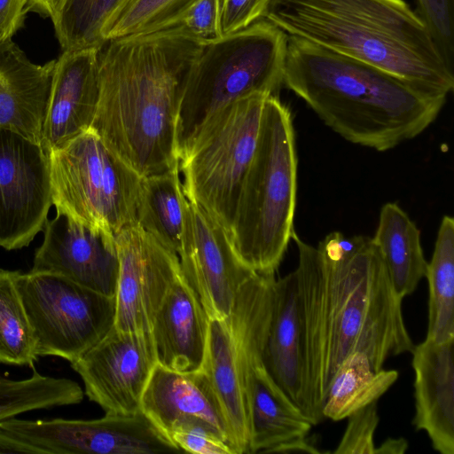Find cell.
Listing matches in <instances>:
<instances>
[{
  "mask_svg": "<svg viewBox=\"0 0 454 454\" xmlns=\"http://www.w3.org/2000/svg\"><path fill=\"white\" fill-rule=\"evenodd\" d=\"M304 361L307 416L324 420L322 407L342 361L364 353L374 371L414 343L383 260L365 236L329 233L317 247L294 232Z\"/></svg>",
  "mask_w": 454,
  "mask_h": 454,
  "instance_id": "1",
  "label": "cell"
},
{
  "mask_svg": "<svg viewBox=\"0 0 454 454\" xmlns=\"http://www.w3.org/2000/svg\"><path fill=\"white\" fill-rule=\"evenodd\" d=\"M204 45L161 30L109 40L99 49V96L90 129L141 176L179 166V103Z\"/></svg>",
  "mask_w": 454,
  "mask_h": 454,
  "instance_id": "2",
  "label": "cell"
},
{
  "mask_svg": "<svg viewBox=\"0 0 454 454\" xmlns=\"http://www.w3.org/2000/svg\"><path fill=\"white\" fill-rule=\"evenodd\" d=\"M283 85L344 139L379 152L422 133L447 98L294 36L287 40Z\"/></svg>",
  "mask_w": 454,
  "mask_h": 454,
  "instance_id": "3",
  "label": "cell"
},
{
  "mask_svg": "<svg viewBox=\"0 0 454 454\" xmlns=\"http://www.w3.org/2000/svg\"><path fill=\"white\" fill-rule=\"evenodd\" d=\"M288 36L364 61L431 93L454 89L453 67L404 0H272L264 18Z\"/></svg>",
  "mask_w": 454,
  "mask_h": 454,
  "instance_id": "4",
  "label": "cell"
},
{
  "mask_svg": "<svg viewBox=\"0 0 454 454\" xmlns=\"http://www.w3.org/2000/svg\"><path fill=\"white\" fill-rule=\"evenodd\" d=\"M296 191L291 112L277 96H268L230 237L238 258L253 271L275 275L280 265L294 232Z\"/></svg>",
  "mask_w": 454,
  "mask_h": 454,
  "instance_id": "5",
  "label": "cell"
},
{
  "mask_svg": "<svg viewBox=\"0 0 454 454\" xmlns=\"http://www.w3.org/2000/svg\"><path fill=\"white\" fill-rule=\"evenodd\" d=\"M288 35L265 19L204 45L178 107V159L208 118L253 94L277 96L283 85Z\"/></svg>",
  "mask_w": 454,
  "mask_h": 454,
  "instance_id": "6",
  "label": "cell"
},
{
  "mask_svg": "<svg viewBox=\"0 0 454 454\" xmlns=\"http://www.w3.org/2000/svg\"><path fill=\"white\" fill-rule=\"evenodd\" d=\"M48 154L57 212L113 239L137 223L143 176L95 131L90 129Z\"/></svg>",
  "mask_w": 454,
  "mask_h": 454,
  "instance_id": "7",
  "label": "cell"
},
{
  "mask_svg": "<svg viewBox=\"0 0 454 454\" xmlns=\"http://www.w3.org/2000/svg\"><path fill=\"white\" fill-rule=\"evenodd\" d=\"M267 97L253 94L212 114L179 160L186 199L203 207L230 237Z\"/></svg>",
  "mask_w": 454,
  "mask_h": 454,
  "instance_id": "8",
  "label": "cell"
},
{
  "mask_svg": "<svg viewBox=\"0 0 454 454\" xmlns=\"http://www.w3.org/2000/svg\"><path fill=\"white\" fill-rule=\"evenodd\" d=\"M16 285L36 341L38 356L70 364L98 343L114 325L116 301L48 271L21 273Z\"/></svg>",
  "mask_w": 454,
  "mask_h": 454,
  "instance_id": "9",
  "label": "cell"
},
{
  "mask_svg": "<svg viewBox=\"0 0 454 454\" xmlns=\"http://www.w3.org/2000/svg\"><path fill=\"white\" fill-rule=\"evenodd\" d=\"M0 427L40 450L41 454H156L181 450L141 411L105 413L96 419H22Z\"/></svg>",
  "mask_w": 454,
  "mask_h": 454,
  "instance_id": "10",
  "label": "cell"
},
{
  "mask_svg": "<svg viewBox=\"0 0 454 454\" xmlns=\"http://www.w3.org/2000/svg\"><path fill=\"white\" fill-rule=\"evenodd\" d=\"M51 205L48 153L40 143L0 127V247L29 246L43 230Z\"/></svg>",
  "mask_w": 454,
  "mask_h": 454,
  "instance_id": "11",
  "label": "cell"
},
{
  "mask_svg": "<svg viewBox=\"0 0 454 454\" xmlns=\"http://www.w3.org/2000/svg\"><path fill=\"white\" fill-rule=\"evenodd\" d=\"M183 214L177 253L183 277L210 319L226 318L254 271L240 262L229 234L203 207L186 199Z\"/></svg>",
  "mask_w": 454,
  "mask_h": 454,
  "instance_id": "12",
  "label": "cell"
},
{
  "mask_svg": "<svg viewBox=\"0 0 454 454\" xmlns=\"http://www.w3.org/2000/svg\"><path fill=\"white\" fill-rule=\"evenodd\" d=\"M119 259L114 326L150 332L167 293L182 275L178 254L138 223L114 237Z\"/></svg>",
  "mask_w": 454,
  "mask_h": 454,
  "instance_id": "13",
  "label": "cell"
},
{
  "mask_svg": "<svg viewBox=\"0 0 454 454\" xmlns=\"http://www.w3.org/2000/svg\"><path fill=\"white\" fill-rule=\"evenodd\" d=\"M150 332H125L114 325L91 348L71 364L84 394L105 413L132 414L156 365Z\"/></svg>",
  "mask_w": 454,
  "mask_h": 454,
  "instance_id": "14",
  "label": "cell"
},
{
  "mask_svg": "<svg viewBox=\"0 0 454 454\" xmlns=\"http://www.w3.org/2000/svg\"><path fill=\"white\" fill-rule=\"evenodd\" d=\"M31 270L48 271L101 294L115 297L119 259L114 239L57 212L43 228Z\"/></svg>",
  "mask_w": 454,
  "mask_h": 454,
  "instance_id": "15",
  "label": "cell"
},
{
  "mask_svg": "<svg viewBox=\"0 0 454 454\" xmlns=\"http://www.w3.org/2000/svg\"><path fill=\"white\" fill-rule=\"evenodd\" d=\"M141 411L168 437L183 427H200L239 454L223 409L202 369L179 372L156 364L142 396Z\"/></svg>",
  "mask_w": 454,
  "mask_h": 454,
  "instance_id": "16",
  "label": "cell"
},
{
  "mask_svg": "<svg viewBox=\"0 0 454 454\" xmlns=\"http://www.w3.org/2000/svg\"><path fill=\"white\" fill-rule=\"evenodd\" d=\"M100 48L63 51L56 66L42 129L49 153L90 129L99 96Z\"/></svg>",
  "mask_w": 454,
  "mask_h": 454,
  "instance_id": "17",
  "label": "cell"
},
{
  "mask_svg": "<svg viewBox=\"0 0 454 454\" xmlns=\"http://www.w3.org/2000/svg\"><path fill=\"white\" fill-rule=\"evenodd\" d=\"M237 351L248 408V454L270 453L282 442L308 435L314 424L270 378L260 352L244 343Z\"/></svg>",
  "mask_w": 454,
  "mask_h": 454,
  "instance_id": "18",
  "label": "cell"
},
{
  "mask_svg": "<svg viewBox=\"0 0 454 454\" xmlns=\"http://www.w3.org/2000/svg\"><path fill=\"white\" fill-rule=\"evenodd\" d=\"M454 339H429L411 352L416 430L425 431L441 454H454Z\"/></svg>",
  "mask_w": 454,
  "mask_h": 454,
  "instance_id": "19",
  "label": "cell"
},
{
  "mask_svg": "<svg viewBox=\"0 0 454 454\" xmlns=\"http://www.w3.org/2000/svg\"><path fill=\"white\" fill-rule=\"evenodd\" d=\"M210 318L183 274L164 297L151 326L157 364L179 372L202 369Z\"/></svg>",
  "mask_w": 454,
  "mask_h": 454,
  "instance_id": "20",
  "label": "cell"
},
{
  "mask_svg": "<svg viewBox=\"0 0 454 454\" xmlns=\"http://www.w3.org/2000/svg\"><path fill=\"white\" fill-rule=\"evenodd\" d=\"M55 66L32 62L12 39L0 43V127L41 144Z\"/></svg>",
  "mask_w": 454,
  "mask_h": 454,
  "instance_id": "21",
  "label": "cell"
},
{
  "mask_svg": "<svg viewBox=\"0 0 454 454\" xmlns=\"http://www.w3.org/2000/svg\"><path fill=\"white\" fill-rule=\"evenodd\" d=\"M262 363L275 383L307 416L295 270L275 280L274 303L262 348Z\"/></svg>",
  "mask_w": 454,
  "mask_h": 454,
  "instance_id": "22",
  "label": "cell"
},
{
  "mask_svg": "<svg viewBox=\"0 0 454 454\" xmlns=\"http://www.w3.org/2000/svg\"><path fill=\"white\" fill-rule=\"evenodd\" d=\"M202 370L216 393L238 453L248 454L249 417L235 340L226 318H211Z\"/></svg>",
  "mask_w": 454,
  "mask_h": 454,
  "instance_id": "23",
  "label": "cell"
},
{
  "mask_svg": "<svg viewBox=\"0 0 454 454\" xmlns=\"http://www.w3.org/2000/svg\"><path fill=\"white\" fill-rule=\"evenodd\" d=\"M372 239L396 294L402 299L412 294L425 278L427 265L415 223L398 204L386 203Z\"/></svg>",
  "mask_w": 454,
  "mask_h": 454,
  "instance_id": "24",
  "label": "cell"
},
{
  "mask_svg": "<svg viewBox=\"0 0 454 454\" xmlns=\"http://www.w3.org/2000/svg\"><path fill=\"white\" fill-rule=\"evenodd\" d=\"M398 379L395 370L374 371L368 356L354 352L338 367L328 388L322 414L340 421L378 400Z\"/></svg>",
  "mask_w": 454,
  "mask_h": 454,
  "instance_id": "25",
  "label": "cell"
},
{
  "mask_svg": "<svg viewBox=\"0 0 454 454\" xmlns=\"http://www.w3.org/2000/svg\"><path fill=\"white\" fill-rule=\"evenodd\" d=\"M179 166L143 176L137 203V223L168 247L178 253L186 197Z\"/></svg>",
  "mask_w": 454,
  "mask_h": 454,
  "instance_id": "26",
  "label": "cell"
},
{
  "mask_svg": "<svg viewBox=\"0 0 454 454\" xmlns=\"http://www.w3.org/2000/svg\"><path fill=\"white\" fill-rule=\"evenodd\" d=\"M428 325L427 339H454V219L441 221L432 258L427 265Z\"/></svg>",
  "mask_w": 454,
  "mask_h": 454,
  "instance_id": "27",
  "label": "cell"
},
{
  "mask_svg": "<svg viewBox=\"0 0 454 454\" xmlns=\"http://www.w3.org/2000/svg\"><path fill=\"white\" fill-rule=\"evenodd\" d=\"M83 395L81 386L67 378L34 369L29 378L12 380L0 371V422L35 410L77 404Z\"/></svg>",
  "mask_w": 454,
  "mask_h": 454,
  "instance_id": "28",
  "label": "cell"
},
{
  "mask_svg": "<svg viewBox=\"0 0 454 454\" xmlns=\"http://www.w3.org/2000/svg\"><path fill=\"white\" fill-rule=\"evenodd\" d=\"M17 272L0 269V363L33 366L36 341L17 288Z\"/></svg>",
  "mask_w": 454,
  "mask_h": 454,
  "instance_id": "29",
  "label": "cell"
},
{
  "mask_svg": "<svg viewBox=\"0 0 454 454\" xmlns=\"http://www.w3.org/2000/svg\"><path fill=\"white\" fill-rule=\"evenodd\" d=\"M126 0H65L51 20L63 51L101 48L103 29Z\"/></svg>",
  "mask_w": 454,
  "mask_h": 454,
  "instance_id": "30",
  "label": "cell"
},
{
  "mask_svg": "<svg viewBox=\"0 0 454 454\" xmlns=\"http://www.w3.org/2000/svg\"><path fill=\"white\" fill-rule=\"evenodd\" d=\"M198 0H126L103 29L106 42L165 29Z\"/></svg>",
  "mask_w": 454,
  "mask_h": 454,
  "instance_id": "31",
  "label": "cell"
},
{
  "mask_svg": "<svg viewBox=\"0 0 454 454\" xmlns=\"http://www.w3.org/2000/svg\"><path fill=\"white\" fill-rule=\"evenodd\" d=\"M220 20V0H198L163 30L181 34L207 44L223 36Z\"/></svg>",
  "mask_w": 454,
  "mask_h": 454,
  "instance_id": "32",
  "label": "cell"
},
{
  "mask_svg": "<svg viewBox=\"0 0 454 454\" xmlns=\"http://www.w3.org/2000/svg\"><path fill=\"white\" fill-rule=\"evenodd\" d=\"M417 13L426 24L447 62L454 54V0H416ZM453 67V66H452Z\"/></svg>",
  "mask_w": 454,
  "mask_h": 454,
  "instance_id": "33",
  "label": "cell"
},
{
  "mask_svg": "<svg viewBox=\"0 0 454 454\" xmlns=\"http://www.w3.org/2000/svg\"><path fill=\"white\" fill-rule=\"evenodd\" d=\"M347 419V427L333 453L373 454L374 434L380 421L377 402L357 410Z\"/></svg>",
  "mask_w": 454,
  "mask_h": 454,
  "instance_id": "34",
  "label": "cell"
},
{
  "mask_svg": "<svg viewBox=\"0 0 454 454\" xmlns=\"http://www.w3.org/2000/svg\"><path fill=\"white\" fill-rule=\"evenodd\" d=\"M272 0H220L221 30L227 35L262 20Z\"/></svg>",
  "mask_w": 454,
  "mask_h": 454,
  "instance_id": "35",
  "label": "cell"
},
{
  "mask_svg": "<svg viewBox=\"0 0 454 454\" xmlns=\"http://www.w3.org/2000/svg\"><path fill=\"white\" fill-rule=\"evenodd\" d=\"M168 438L181 450L196 454H235L232 448L208 430L195 426L177 428Z\"/></svg>",
  "mask_w": 454,
  "mask_h": 454,
  "instance_id": "36",
  "label": "cell"
},
{
  "mask_svg": "<svg viewBox=\"0 0 454 454\" xmlns=\"http://www.w3.org/2000/svg\"><path fill=\"white\" fill-rule=\"evenodd\" d=\"M27 12V0H0V43L12 39Z\"/></svg>",
  "mask_w": 454,
  "mask_h": 454,
  "instance_id": "37",
  "label": "cell"
},
{
  "mask_svg": "<svg viewBox=\"0 0 454 454\" xmlns=\"http://www.w3.org/2000/svg\"><path fill=\"white\" fill-rule=\"evenodd\" d=\"M311 453V454H320L322 451L317 448L315 444L314 440L308 435L295 438L293 440L286 441L282 442L276 447H274L270 453Z\"/></svg>",
  "mask_w": 454,
  "mask_h": 454,
  "instance_id": "38",
  "label": "cell"
},
{
  "mask_svg": "<svg viewBox=\"0 0 454 454\" xmlns=\"http://www.w3.org/2000/svg\"><path fill=\"white\" fill-rule=\"evenodd\" d=\"M0 453L41 454L40 450L0 427Z\"/></svg>",
  "mask_w": 454,
  "mask_h": 454,
  "instance_id": "39",
  "label": "cell"
},
{
  "mask_svg": "<svg viewBox=\"0 0 454 454\" xmlns=\"http://www.w3.org/2000/svg\"><path fill=\"white\" fill-rule=\"evenodd\" d=\"M65 0H27V11L37 12L52 20Z\"/></svg>",
  "mask_w": 454,
  "mask_h": 454,
  "instance_id": "40",
  "label": "cell"
},
{
  "mask_svg": "<svg viewBox=\"0 0 454 454\" xmlns=\"http://www.w3.org/2000/svg\"><path fill=\"white\" fill-rule=\"evenodd\" d=\"M408 448V442L404 438H388L375 448L373 454H403Z\"/></svg>",
  "mask_w": 454,
  "mask_h": 454,
  "instance_id": "41",
  "label": "cell"
}]
</instances>
